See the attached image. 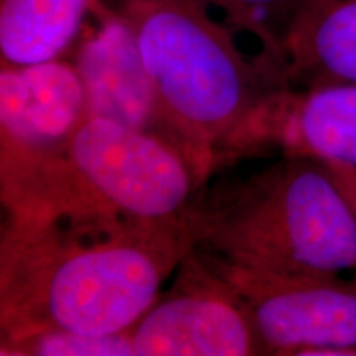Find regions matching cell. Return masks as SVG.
I'll return each mask as SVG.
<instances>
[{
    "instance_id": "obj_13",
    "label": "cell",
    "mask_w": 356,
    "mask_h": 356,
    "mask_svg": "<svg viewBox=\"0 0 356 356\" xmlns=\"http://www.w3.org/2000/svg\"><path fill=\"white\" fill-rule=\"evenodd\" d=\"M2 356H136L131 333L89 335L50 328L20 337L0 338Z\"/></svg>"
},
{
    "instance_id": "obj_4",
    "label": "cell",
    "mask_w": 356,
    "mask_h": 356,
    "mask_svg": "<svg viewBox=\"0 0 356 356\" xmlns=\"http://www.w3.org/2000/svg\"><path fill=\"white\" fill-rule=\"evenodd\" d=\"M202 186L165 142L86 115L58 149L0 165L7 216L178 221Z\"/></svg>"
},
{
    "instance_id": "obj_1",
    "label": "cell",
    "mask_w": 356,
    "mask_h": 356,
    "mask_svg": "<svg viewBox=\"0 0 356 356\" xmlns=\"http://www.w3.org/2000/svg\"><path fill=\"white\" fill-rule=\"evenodd\" d=\"M191 243L184 220L3 218L0 338L131 330Z\"/></svg>"
},
{
    "instance_id": "obj_11",
    "label": "cell",
    "mask_w": 356,
    "mask_h": 356,
    "mask_svg": "<svg viewBox=\"0 0 356 356\" xmlns=\"http://www.w3.org/2000/svg\"><path fill=\"white\" fill-rule=\"evenodd\" d=\"M99 0H0L2 66L60 60Z\"/></svg>"
},
{
    "instance_id": "obj_7",
    "label": "cell",
    "mask_w": 356,
    "mask_h": 356,
    "mask_svg": "<svg viewBox=\"0 0 356 356\" xmlns=\"http://www.w3.org/2000/svg\"><path fill=\"white\" fill-rule=\"evenodd\" d=\"M267 149L356 168V84L275 89L231 137L221 165Z\"/></svg>"
},
{
    "instance_id": "obj_2",
    "label": "cell",
    "mask_w": 356,
    "mask_h": 356,
    "mask_svg": "<svg viewBox=\"0 0 356 356\" xmlns=\"http://www.w3.org/2000/svg\"><path fill=\"white\" fill-rule=\"evenodd\" d=\"M191 246L286 274H356V213L323 162L282 155L244 177L203 184L186 207Z\"/></svg>"
},
{
    "instance_id": "obj_9",
    "label": "cell",
    "mask_w": 356,
    "mask_h": 356,
    "mask_svg": "<svg viewBox=\"0 0 356 356\" xmlns=\"http://www.w3.org/2000/svg\"><path fill=\"white\" fill-rule=\"evenodd\" d=\"M83 118V83L73 63L2 66L0 165L58 149Z\"/></svg>"
},
{
    "instance_id": "obj_3",
    "label": "cell",
    "mask_w": 356,
    "mask_h": 356,
    "mask_svg": "<svg viewBox=\"0 0 356 356\" xmlns=\"http://www.w3.org/2000/svg\"><path fill=\"white\" fill-rule=\"evenodd\" d=\"M163 115L184 142L200 184L221 165L231 137L275 89L286 66L246 56L203 0H124Z\"/></svg>"
},
{
    "instance_id": "obj_6",
    "label": "cell",
    "mask_w": 356,
    "mask_h": 356,
    "mask_svg": "<svg viewBox=\"0 0 356 356\" xmlns=\"http://www.w3.org/2000/svg\"><path fill=\"white\" fill-rule=\"evenodd\" d=\"M129 333L136 356L266 355L246 305L193 246Z\"/></svg>"
},
{
    "instance_id": "obj_5",
    "label": "cell",
    "mask_w": 356,
    "mask_h": 356,
    "mask_svg": "<svg viewBox=\"0 0 356 356\" xmlns=\"http://www.w3.org/2000/svg\"><path fill=\"white\" fill-rule=\"evenodd\" d=\"M200 252L246 305L266 355L317 356L325 348L356 355V274L270 273Z\"/></svg>"
},
{
    "instance_id": "obj_14",
    "label": "cell",
    "mask_w": 356,
    "mask_h": 356,
    "mask_svg": "<svg viewBox=\"0 0 356 356\" xmlns=\"http://www.w3.org/2000/svg\"><path fill=\"white\" fill-rule=\"evenodd\" d=\"M325 165L328 167L332 177L335 178L338 186L343 191L346 200L356 213V168L337 165V163H325Z\"/></svg>"
},
{
    "instance_id": "obj_10",
    "label": "cell",
    "mask_w": 356,
    "mask_h": 356,
    "mask_svg": "<svg viewBox=\"0 0 356 356\" xmlns=\"http://www.w3.org/2000/svg\"><path fill=\"white\" fill-rule=\"evenodd\" d=\"M282 50L291 86L356 84V0H307Z\"/></svg>"
},
{
    "instance_id": "obj_8",
    "label": "cell",
    "mask_w": 356,
    "mask_h": 356,
    "mask_svg": "<svg viewBox=\"0 0 356 356\" xmlns=\"http://www.w3.org/2000/svg\"><path fill=\"white\" fill-rule=\"evenodd\" d=\"M92 13L99 25L79 44L73 63L83 83L84 114L152 136L172 145L190 162L184 142L160 108L131 25L121 13L109 10L101 2Z\"/></svg>"
},
{
    "instance_id": "obj_12",
    "label": "cell",
    "mask_w": 356,
    "mask_h": 356,
    "mask_svg": "<svg viewBox=\"0 0 356 356\" xmlns=\"http://www.w3.org/2000/svg\"><path fill=\"white\" fill-rule=\"evenodd\" d=\"M221 8L234 30L252 35L261 53L286 66L284 40L307 0H203Z\"/></svg>"
}]
</instances>
